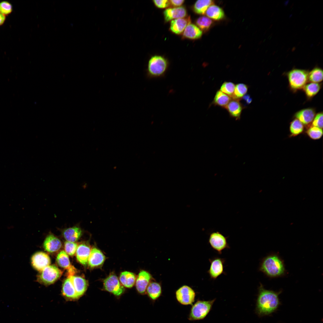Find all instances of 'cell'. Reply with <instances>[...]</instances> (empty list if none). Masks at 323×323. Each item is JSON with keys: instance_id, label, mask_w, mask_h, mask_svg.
Segmentation results:
<instances>
[{"instance_id": "6da1fadb", "label": "cell", "mask_w": 323, "mask_h": 323, "mask_svg": "<svg viewBox=\"0 0 323 323\" xmlns=\"http://www.w3.org/2000/svg\"><path fill=\"white\" fill-rule=\"evenodd\" d=\"M281 292L266 289L260 284L256 302L257 313L259 316H263L275 311L280 304L278 295Z\"/></svg>"}, {"instance_id": "7a4b0ae2", "label": "cell", "mask_w": 323, "mask_h": 323, "mask_svg": "<svg viewBox=\"0 0 323 323\" xmlns=\"http://www.w3.org/2000/svg\"><path fill=\"white\" fill-rule=\"evenodd\" d=\"M259 270L271 278L282 276L286 272L283 261L275 254H272L263 258L260 263Z\"/></svg>"}, {"instance_id": "3957f363", "label": "cell", "mask_w": 323, "mask_h": 323, "mask_svg": "<svg viewBox=\"0 0 323 323\" xmlns=\"http://www.w3.org/2000/svg\"><path fill=\"white\" fill-rule=\"evenodd\" d=\"M167 60L160 55L152 57L149 60L147 71V76L150 78L162 77L168 68Z\"/></svg>"}, {"instance_id": "277c9868", "label": "cell", "mask_w": 323, "mask_h": 323, "mask_svg": "<svg viewBox=\"0 0 323 323\" xmlns=\"http://www.w3.org/2000/svg\"><path fill=\"white\" fill-rule=\"evenodd\" d=\"M215 300L196 301L192 305L188 315V319L194 321L203 319L210 311Z\"/></svg>"}, {"instance_id": "5b68a950", "label": "cell", "mask_w": 323, "mask_h": 323, "mask_svg": "<svg viewBox=\"0 0 323 323\" xmlns=\"http://www.w3.org/2000/svg\"><path fill=\"white\" fill-rule=\"evenodd\" d=\"M309 72L306 70L294 69L287 74L290 87L296 91L303 89L308 81Z\"/></svg>"}, {"instance_id": "8992f818", "label": "cell", "mask_w": 323, "mask_h": 323, "mask_svg": "<svg viewBox=\"0 0 323 323\" xmlns=\"http://www.w3.org/2000/svg\"><path fill=\"white\" fill-rule=\"evenodd\" d=\"M62 271L54 265L48 266L41 271L38 280L45 285L53 283L61 276Z\"/></svg>"}, {"instance_id": "52a82bcc", "label": "cell", "mask_w": 323, "mask_h": 323, "mask_svg": "<svg viewBox=\"0 0 323 323\" xmlns=\"http://www.w3.org/2000/svg\"><path fill=\"white\" fill-rule=\"evenodd\" d=\"M196 294L190 287L183 285L176 292L175 296L177 301L184 305H192L195 299Z\"/></svg>"}, {"instance_id": "ba28073f", "label": "cell", "mask_w": 323, "mask_h": 323, "mask_svg": "<svg viewBox=\"0 0 323 323\" xmlns=\"http://www.w3.org/2000/svg\"><path fill=\"white\" fill-rule=\"evenodd\" d=\"M227 239L218 231L213 232L210 234L208 242L213 249L221 254L223 250L230 248Z\"/></svg>"}, {"instance_id": "9c48e42d", "label": "cell", "mask_w": 323, "mask_h": 323, "mask_svg": "<svg viewBox=\"0 0 323 323\" xmlns=\"http://www.w3.org/2000/svg\"><path fill=\"white\" fill-rule=\"evenodd\" d=\"M105 290L116 296H119L124 291V288L120 282L117 276L113 274L109 275L104 279Z\"/></svg>"}, {"instance_id": "30bf717a", "label": "cell", "mask_w": 323, "mask_h": 323, "mask_svg": "<svg viewBox=\"0 0 323 323\" xmlns=\"http://www.w3.org/2000/svg\"><path fill=\"white\" fill-rule=\"evenodd\" d=\"M209 261L210 266L208 272L211 279L215 280L224 273V264L225 260L224 258L215 257L209 259Z\"/></svg>"}, {"instance_id": "8fae6325", "label": "cell", "mask_w": 323, "mask_h": 323, "mask_svg": "<svg viewBox=\"0 0 323 323\" xmlns=\"http://www.w3.org/2000/svg\"><path fill=\"white\" fill-rule=\"evenodd\" d=\"M153 279L152 275L148 272L141 271L136 281V287L138 292L141 294H144L148 285Z\"/></svg>"}, {"instance_id": "7c38bea8", "label": "cell", "mask_w": 323, "mask_h": 323, "mask_svg": "<svg viewBox=\"0 0 323 323\" xmlns=\"http://www.w3.org/2000/svg\"><path fill=\"white\" fill-rule=\"evenodd\" d=\"M32 264L36 270L41 271L49 266L51 263L50 258L46 253L38 252L33 255L31 258Z\"/></svg>"}, {"instance_id": "4fadbf2b", "label": "cell", "mask_w": 323, "mask_h": 323, "mask_svg": "<svg viewBox=\"0 0 323 323\" xmlns=\"http://www.w3.org/2000/svg\"><path fill=\"white\" fill-rule=\"evenodd\" d=\"M187 11L185 7L180 6L166 9L163 12L165 22L186 17Z\"/></svg>"}, {"instance_id": "5bb4252c", "label": "cell", "mask_w": 323, "mask_h": 323, "mask_svg": "<svg viewBox=\"0 0 323 323\" xmlns=\"http://www.w3.org/2000/svg\"><path fill=\"white\" fill-rule=\"evenodd\" d=\"M62 234L67 241L74 242L81 236L83 231L78 225L65 228L62 231Z\"/></svg>"}, {"instance_id": "9a60e30c", "label": "cell", "mask_w": 323, "mask_h": 323, "mask_svg": "<svg viewBox=\"0 0 323 323\" xmlns=\"http://www.w3.org/2000/svg\"><path fill=\"white\" fill-rule=\"evenodd\" d=\"M61 246L60 240L51 233L46 236L43 243V247L45 250L49 252L58 251Z\"/></svg>"}, {"instance_id": "2e32d148", "label": "cell", "mask_w": 323, "mask_h": 323, "mask_svg": "<svg viewBox=\"0 0 323 323\" xmlns=\"http://www.w3.org/2000/svg\"><path fill=\"white\" fill-rule=\"evenodd\" d=\"M191 22L190 16L172 20L170 22V30L175 34H180Z\"/></svg>"}, {"instance_id": "e0dca14e", "label": "cell", "mask_w": 323, "mask_h": 323, "mask_svg": "<svg viewBox=\"0 0 323 323\" xmlns=\"http://www.w3.org/2000/svg\"><path fill=\"white\" fill-rule=\"evenodd\" d=\"M316 111L313 108H307L296 112L294 116L303 124L307 125L312 122L315 115Z\"/></svg>"}, {"instance_id": "ac0fdd59", "label": "cell", "mask_w": 323, "mask_h": 323, "mask_svg": "<svg viewBox=\"0 0 323 323\" xmlns=\"http://www.w3.org/2000/svg\"><path fill=\"white\" fill-rule=\"evenodd\" d=\"M105 260V256L101 252L94 248L90 251L88 263L90 267H94L102 264Z\"/></svg>"}, {"instance_id": "d6986e66", "label": "cell", "mask_w": 323, "mask_h": 323, "mask_svg": "<svg viewBox=\"0 0 323 323\" xmlns=\"http://www.w3.org/2000/svg\"><path fill=\"white\" fill-rule=\"evenodd\" d=\"M230 115L236 120H239L243 107L239 100L232 99L225 107Z\"/></svg>"}, {"instance_id": "ffe728a7", "label": "cell", "mask_w": 323, "mask_h": 323, "mask_svg": "<svg viewBox=\"0 0 323 323\" xmlns=\"http://www.w3.org/2000/svg\"><path fill=\"white\" fill-rule=\"evenodd\" d=\"M146 292L149 298L154 303L162 295V291L161 286L159 283L152 281L148 285Z\"/></svg>"}, {"instance_id": "44dd1931", "label": "cell", "mask_w": 323, "mask_h": 323, "mask_svg": "<svg viewBox=\"0 0 323 323\" xmlns=\"http://www.w3.org/2000/svg\"><path fill=\"white\" fill-rule=\"evenodd\" d=\"M90 251L89 246L86 243H82L78 246L76 251L77 258L83 265L86 266L88 263Z\"/></svg>"}, {"instance_id": "7402d4cb", "label": "cell", "mask_w": 323, "mask_h": 323, "mask_svg": "<svg viewBox=\"0 0 323 323\" xmlns=\"http://www.w3.org/2000/svg\"><path fill=\"white\" fill-rule=\"evenodd\" d=\"M68 278H70L79 298L86 291L88 285L87 282L84 278L79 276H72Z\"/></svg>"}, {"instance_id": "603a6c76", "label": "cell", "mask_w": 323, "mask_h": 323, "mask_svg": "<svg viewBox=\"0 0 323 323\" xmlns=\"http://www.w3.org/2000/svg\"><path fill=\"white\" fill-rule=\"evenodd\" d=\"M202 31L196 25L190 23L186 27L182 33L184 38L196 39L201 37Z\"/></svg>"}, {"instance_id": "cb8c5ba5", "label": "cell", "mask_w": 323, "mask_h": 323, "mask_svg": "<svg viewBox=\"0 0 323 323\" xmlns=\"http://www.w3.org/2000/svg\"><path fill=\"white\" fill-rule=\"evenodd\" d=\"M205 14L209 18L216 21L222 20L225 17L223 10L218 6L214 4L209 7Z\"/></svg>"}, {"instance_id": "d4e9b609", "label": "cell", "mask_w": 323, "mask_h": 323, "mask_svg": "<svg viewBox=\"0 0 323 323\" xmlns=\"http://www.w3.org/2000/svg\"><path fill=\"white\" fill-rule=\"evenodd\" d=\"M63 295L69 299H74L78 298L73 284L69 278L64 281L63 285Z\"/></svg>"}, {"instance_id": "484cf974", "label": "cell", "mask_w": 323, "mask_h": 323, "mask_svg": "<svg viewBox=\"0 0 323 323\" xmlns=\"http://www.w3.org/2000/svg\"><path fill=\"white\" fill-rule=\"evenodd\" d=\"M119 279L123 286L131 288L135 284L136 277L133 273L128 271H125L120 274Z\"/></svg>"}, {"instance_id": "4316f807", "label": "cell", "mask_w": 323, "mask_h": 323, "mask_svg": "<svg viewBox=\"0 0 323 323\" xmlns=\"http://www.w3.org/2000/svg\"><path fill=\"white\" fill-rule=\"evenodd\" d=\"M214 3V1L211 0H197L193 5V10L197 14L204 15L209 7Z\"/></svg>"}, {"instance_id": "83f0119b", "label": "cell", "mask_w": 323, "mask_h": 323, "mask_svg": "<svg viewBox=\"0 0 323 323\" xmlns=\"http://www.w3.org/2000/svg\"><path fill=\"white\" fill-rule=\"evenodd\" d=\"M231 99V97L218 90L216 93L213 103L215 105L225 108Z\"/></svg>"}, {"instance_id": "f1b7e54d", "label": "cell", "mask_w": 323, "mask_h": 323, "mask_svg": "<svg viewBox=\"0 0 323 323\" xmlns=\"http://www.w3.org/2000/svg\"><path fill=\"white\" fill-rule=\"evenodd\" d=\"M195 22L196 25L204 32L208 31L213 24V22L211 19L205 16L198 18Z\"/></svg>"}, {"instance_id": "f546056e", "label": "cell", "mask_w": 323, "mask_h": 323, "mask_svg": "<svg viewBox=\"0 0 323 323\" xmlns=\"http://www.w3.org/2000/svg\"><path fill=\"white\" fill-rule=\"evenodd\" d=\"M321 85L319 83H311L306 84L303 88L308 98H311L316 95L320 90Z\"/></svg>"}, {"instance_id": "4dcf8cb0", "label": "cell", "mask_w": 323, "mask_h": 323, "mask_svg": "<svg viewBox=\"0 0 323 323\" xmlns=\"http://www.w3.org/2000/svg\"><path fill=\"white\" fill-rule=\"evenodd\" d=\"M56 261L60 267L68 270L72 267L71 265L68 255L64 251H61L58 255Z\"/></svg>"}, {"instance_id": "1f68e13d", "label": "cell", "mask_w": 323, "mask_h": 323, "mask_svg": "<svg viewBox=\"0 0 323 323\" xmlns=\"http://www.w3.org/2000/svg\"><path fill=\"white\" fill-rule=\"evenodd\" d=\"M323 80V70L319 67H315L309 72L308 81L319 83Z\"/></svg>"}, {"instance_id": "d6a6232c", "label": "cell", "mask_w": 323, "mask_h": 323, "mask_svg": "<svg viewBox=\"0 0 323 323\" xmlns=\"http://www.w3.org/2000/svg\"><path fill=\"white\" fill-rule=\"evenodd\" d=\"M290 130L292 136H296L303 132V124L298 120L295 118L290 123Z\"/></svg>"}, {"instance_id": "836d02e7", "label": "cell", "mask_w": 323, "mask_h": 323, "mask_svg": "<svg viewBox=\"0 0 323 323\" xmlns=\"http://www.w3.org/2000/svg\"><path fill=\"white\" fill-rule=\"evenodd\" d=\"M247 86L244 84L239 83L235 86L234 93L232 98V99L239 100L246 93L248 90Z\"/></svg>"}, {"instance_id": "e575fe53", "label": "cell", "mask_w": 323, "mask_h": 323, "mask_svg": "<svg viewBox=\"0 0 323 323\" xmlns=\"http://www.w3.org/2000/svg\"><path fill=\"white\" fill-rule=\"evenodd\" d=\"M307 133L310 138L316 140L319 139L322 137L323 131L322 129L313 126L308 129Z\"/></svg>"}, {"instance_id": "d590c367", "label": "cell", "mask_w": 323, "mask_h": 323, "mask_svg": "<svg viewBox=\"0 0 323 323\" xmlns=\"http://www.w3.org/2000/svg\"><path fill=\"white\" fill-rule=\"evenodd\" d=\"M235 86L232 82H225L222 85L220 90L231 98L234 93Z\"/></svg>"}, {"instance_id": "8d00e7d4", "label": "cell", "mask_w": 323, "mask_h": 323, "mask_svg": "<svg viewBox=\"0 0 323 323\" xmlns=\"http://www.w3.org/2000/svg\"><path fill=\"white\" fill-rule=\"evenodd\" d=\"M78 245L76 243L66 241L64 243V248L66 252L70 256L75 253Z\"/></svg>"}, {"instance_id": "74e56055", "label": "cell", "mask_w": 323, "mask_h": 323, "mask_svg": "<svg viewBox=\"0 0 323 323\" xmlns=\"http://www.w3.org/2000/svg\"><path fill=\"white\" fill-rule=\"evenodd\" d=\"M12 11L11 4L7 1H3L0 3V13L4 15L10 13Z\"/></svg>"}, {"instance_id": "f35d334b", "label": "cell", "mask_w": 323, "mask_h": 323, "mask_svg": "<svg viewBox=\"0 0 323 323\" xmlns=\"http://www.w3.org/2000/svg\"><path fill=\"white\" fill-rule=\"evenodd\" d=\"M312 125L321 129L323 128V113H317L315 116L313 121Z\"/></svg>"}, {"instance_id": "ab89813d", "label": "cell", "mask_w": 323, "mask_h": 323, "mask_svg": "<svg viewBox=\"0 0 323 323\" xmlns=\"http://www.w3.org/2000/svg\"><path fill=\"white\" fill-rule=\"evenodd\" d=\"M153 1L156 7L160 8L167 7L170 6L169 0H155Z\"/></svg>"}, {"instance_id": "60d3db41", "label": "cell", "mask_w": 323, "mask_h": 323, "mask_svg": "<svg viewBox=\"0 0 323 323\" xmlns=\"http://www.w3.org/2000/svg\"><path fill=\"white\" fill-rule=\"evenodd\" d=\"M170 5L177 7H180L185 1L184 0H169Z\"/></svg>"}, {"instance_id": "b9f144b4", "label": "cell", "mask_w": 323, "mask_h": 323, "mask_svg": "<svg viewBox=\"0 0 323 323\" xmlns=\"http://www.w3.org/2000/svg\"><path fill=\"white\" fill-rule=\"evenodd\" d=\"M243 99L246 101L247 103L249 104L252 100V98L248 95H245L243 97Z\"/></svg>"}, {"instance_id": "7bdbcfd3", "label": "cell", "mask_w": 323, "mask_h": 323, "mask_svg": "<svg viewBox=\"0 0 323 323\" xmlns=\"http://www.w3.org/2000/svg\"><path fill=\"white\" fill-rule=\"evenodd\" d=\"M5 19V15L0 13V25H2L4 23Z\"/></svg>"}]
</instances>
